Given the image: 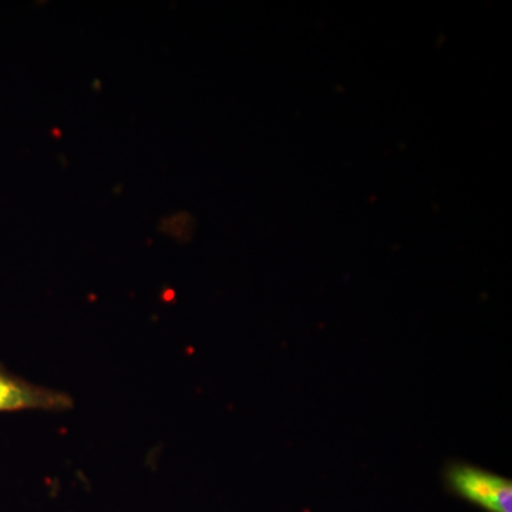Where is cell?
I'll use <instances>...</instances> for the list:
<instances>
[{"instance_id":"6da1fadb","label":"cell","mask_w":512,"mask_h":512,"mask_svg":"<svg viewBox=\"0 0 512 512\" xmlns=\"http://www.w3.org/2000/svg\"><path fill=\"white\" fill-rule=\"evenodd\" d=\"M448 491L485 512H512V483L491 471L451 464L444 473Z\"/></svg>"},{"instance_id":"7a4b0ae2","label":"cell","mask_w":512,"mask_h":512,"mask_svg":"<svg viewBox=\"0 0 512 512\" xmlns=\"http://www.w3.org/2000/svg\"><path fill=\"white\" fill-rule=\"evenodd\" d=\"M73 406L69 393L29 382L0 363V413H62Z\"/></svg>"}]
</instances>
